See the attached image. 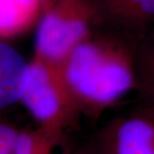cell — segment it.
<instances>
[{
  "label": "cell",
  "instance_id": "cell-1",
  "mask_svg": "<svg viewBox=\"0 0 154 154\" xmlns=\"http://www.w3.org/2000/svg\"><path fill=\"white\" fill-rule=\"evenodd\" d=\"M88 36L61 66L79 112L97 115L136 89L137 42L104 30Z\"/></svg>",
  "mask_w": 154,
  "mask_h": 154
},
{
  "label": "cell",
  "instance_id": "cell-2",
  "mask_svg": "<svg viewBox=\"0 0 154 154\" xmlns=\"http://www.w3.org/2000/svg\"><path fill=\"white\" fill-rule=\"evenodd\" d=\"M99 26L93 0H50L39 20L34 56L62 66L70 53Z\"/></svg>",
  "mask_w": 154,
  "mask_h": 154
},
{
  "label": "cell",
  "instance_id": "cell-3",
  "mask_svg": "<svg viewBox=\"0 0 154 154\" xmlns=\"http://www.w3.org/2000/svg\"><path fill=\"white\" fill-rule=\"evenodd\" d=\"M20 102L43 126V131L57 137L79 112L64 78L61 66L34 56Z\"/></svg>",
  "mask_w": 154,
  "mask_h": 154
},
{
  "label": "cell",
  "instance_id": "cell-4",
  "mask_svg": "<svg viewBox=\"0 0 154 154\" xmlns=\"http://www.w3.org/2000/svg\"><path fill=\"white\" fill-rule=\"evenodd\" d=\"M97 142L104 154H154V109L141 105L113 119Z\"/></svg>",
  "mask_w": 154,
  "mask_h": 154
},
{
  "label": "cell",
  "instance_id": "cell-5",
  "mask_svg": "<svg viewBox=\"0 0 154 154\" xmlns=\"http://www.w3.org/2000/svg\"><path fill=\"white\" fill-rule=\"evenodd\" d=\"M101 26L138 42L154 27V0H93Z\"/></svg>",
  "mask_w": 154,
  "mask_h": 154
},
{
  "label": "cell",
  "instance_id": "cell-6",
  "mask_svg": "<svg viewBox=\"0 0 154 154\" xmlns=\"http://www.w3.org/2000/svg\"><path fill=\"white\" fill-rule=\"evenodd\" d=\"M28 74V62L16 49L0 40V113L20 102Z\"/></svg>",
  "mask_w": 154,
  "mask_h": 154
},
{
  "label": "cell",
  "instance_id": "cell-7",
  "mask_svg": "<svg viewBox=\"0 0 154 154\" xmlns=\"http://www.w3.org/2000/svg\"><path fill=\"white\" fill-rule=\"evenodd\" d=\"M46 0H0V40L29 31L40 20Z\"/></svg>",
  "mask_w": 154,
  "mask_h": 154
},
{
  "label": "cell",
  "instance_id": "cell-8",
  "mask_svg": "<svg viewBox=\"0 0 154 154\" xmlns=\"http://www.w3.org/2000/svg\"><path fill=\"white\" fill-rule=\"evenodd\" d=\"M134 69L141 105L154 109V27L137 42Z\"/></svg>",
  "mask_w": 154,
  "mask_h": 154
},
{
  "label": "cell",
  "instance_id": "cell-9",
  "mask_svg": "<svg viewBox=\"0 0 154 154\" xmlns=\"http://www.w3.org/2000/svg\"><path fill=\"white\" fill-rule=\"evenodd\" d=\"M52 139L53 138L43 131L37 137H33L26 132H20L14 154H49Z\"/></svg>",
  "mask_w": 154,
  "mask_h": 154
},
{
  "label": "cell",
  "instance_id": "cell-10",
  "mask_svg": "<svg viewBox=\"0 0 154 154\" xmlns=\"http://www.w3.org/2000/svg\"><path fill=\"white\" fill-rule=\"evenodd\" d=\"M69 154H104L101 150L99 144L97 140L96 142L87 144V145H82L80 147H77L74 150H72L71 153Z\"/></svg>",
  "mask_w": 154,
  "mask_h": 154
},
{
  "label": "cell",
  "instance_id": "cell-11",
  "mask_svg": "<svg viewBox=\"0 0 154 154\" xmlns=\"http://www.w3.org/2000/svg\"><path fill=\"white\" fill-rule=\"evenodd\" d=\"M48 2H49V0H46V5L48 4Z\"/></svg>",
  "mask_w": 154,
  "mask_h": 154
}]
</instances>
